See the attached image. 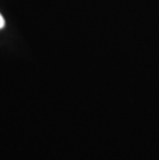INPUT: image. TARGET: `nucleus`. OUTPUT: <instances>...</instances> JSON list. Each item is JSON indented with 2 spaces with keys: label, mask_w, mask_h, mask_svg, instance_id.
Wrapping results in <instances>:
<instances>
[{
  "label": "nucleus",
  "mask_w": 159,
  "mask_h": 160,
  "mask_svg": "<svg viewBox=\"0 0 159 160\" xmlns=\"http://www.w3.org/2000/svg\"><path fill=\"white\" fill-rule=\"evenodd\" d=\"M5 25V22H4V19H3V17L0 15V29H2L3 27Z\"/></svg>",
  "instance_id": "1"
}]
</instances>
